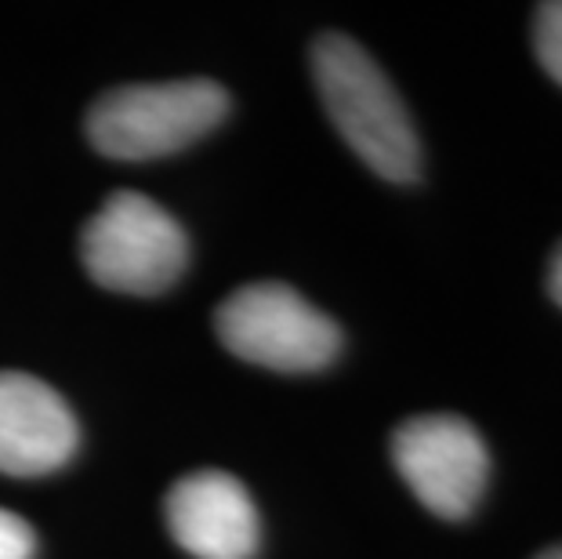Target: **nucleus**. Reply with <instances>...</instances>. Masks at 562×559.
<instances>
[{
	"mask_svg": "<svg viewBox=\"0 0 562 559\" xmlns=\"http://www.w3.org/2000/svg\"><path fill=\"white\" fill-rule=\"evenodd\" d=\"M313 80L330 124L370 171L400 186L422 178V142L411 113L360 44L345 33H323L313 44Z\"/></svg>",
	"mask_w": 562,
	"mask_h": 559,
	"instance_id": "1",
	"label": "nucleus"
},
{
	"mask_svg": "<svg viewBox=\"0 0 562 559\" xmlns=\"http://www.w3.org/2000/svg\"><path fill=\"white\" fill-rule=\"evenodd\" d=\"M229 113V94L207 77L105 91L88 113L91 146L110 160H157L193 146Z\"/></svg>",
	"mask_w": 562,
	"mask_h": 559,
	"instance_id": "2",
	"label": "nucleus"
},
{
	"mask_svg": "<svg viewBox=\"0 0 562 559\" xmlns=\"http://www.w3.org/2000/svg\"><path fill=\"white\" fill-rule=\"evenodd\" d=\"M80 261L105 291L149 299L182 277L189 241L157 200L121 189L83 225Z\"/></svg>",
	"mask_w": 562,
	"mask_h": 559,
	"instance_id": "3",
	"label": "nucleus"
},
{
	"mask_svg": "<svg viewBox=\"0 0 562 559\" xmlns=\"http://www.w3.org/2000/svg\"><path fill=\"white\" fill-rule=\"evenodd\" d=\"M214 331L233 356L283 374L323 371L341 353V327L277 280L233 291L214 313Z\"/></svg>",
	"mask_w": 562,
	"mask_h": 559,
	"instance_id": "4",
	"label": "nucleus"
},
{
	"mask_svg": "<svg viewBox=\"0 0 562 559\" xmlns=\"http://www.w3.org/2000/svg\"><path fill=\"white\" fill-rule=\"evenodd\" d=\"M392 461L403 483L439 519H464L483 502L490 450L458 414H417L392 433Z\"/></svg>",
	"mask_w": 562,
	"mask_h": 559,
	"instance_id": "5",
	"label": "nucleus"
},
{
	"mask_svg": "<svg viewBox=\"0 0 562 559\" xmlns=\"http://www.w3.org/2000/svg\"><path fill=\"white\" fill-rule=\"evenodd\" d=\"M167 530L193 559H255L261 545L258 505L233 472L182 476L164 502Z\"/></svg>",
	"mask_w": 562,
	"mask_h": 559,
	"instance_id": "6",
	"label": "nucleus"
},
{
	"mask_svg": "<svg viewBox=\"0 0 562 559\" xmlns=\"http://www.w3.org/2000/svg\"><path fill=\"white\" fill-rule=\"evenodd\" d=\"M80 429L69 403L33 374L0 371V472L33 480L77 455Z\"/></svg>",
	"mask_w": 562,
	"mask_h": 559,
	"instance_id": "7",
	"label": "nucleus"
},
{
	"mask_svg": "<svg viewBox=\"0 0 562 559\" xmlns=\"http://www.w3.org/2000/svg\"><path fill=\"white\" fill-rule=\"evenodd\" d=\"M533 52L544 74L562 88V0H548L533 15Z\"/></svg>",
	"mask_w": 562,
	"mask_h": 559,
	"instance_id": "8",
	"label": "nucleus"
},
{
	"mask_svg": "<svg viewBox=\"0 0 562 559\" xmlns=\"http://www.w3.org/2000/svg\"><path fill=\"white\" fill-rule=\"evenodd\" d=\"M37 552V534L11 508H0V559H33Z\"/></svg>",
	"mask_w": 562,
	"mask_h": 559,
	"instance_id": "9",
	"label": "nucleus"
},
{
	"mask_svg": "<svg viewBox=\"0 0 562 559\" xmlns=\"http://www.w3.org/2000/svg\"><path fill=\"white\" fill-rule=\"evenodd\" d=\"M548 294L562 309V244L552 251V261H548Z\"/></svg>",
	"mask_w": 562,
	"mask_h": 559,
	"instance_id": "10",
	"label": "nucleus"
},
{
	"mask_svg": "<svg viewBox=\"0 0 562 559\" xmlns=\"http://www.w3.org/2000/svg\"><path fill=\"white\" fill-rule=\"evenodd\" d=\"M537 559H562V541H559V545H552V549H544Z\"/></svg>",
	"mask_w": 562,
	"mask_h": 559,
	"instance_id": "11",
	"label": "nucleus"
}]
</instances>
